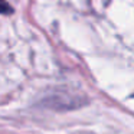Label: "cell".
<instances>
[{"label":"cell","instance_id":"obj_1","mask_svg":"<svg viewBox=\"0 0 134 134\" xmlns=\"http://www.w3.org/2000/svg\"><path fill=\"white\" fill-rule=\"evenodd\" d=\"M12 13H13V7L6 0H0V15H12Z\"/></svg>","mask_w":134,"mask_h":134}]
</instances>
